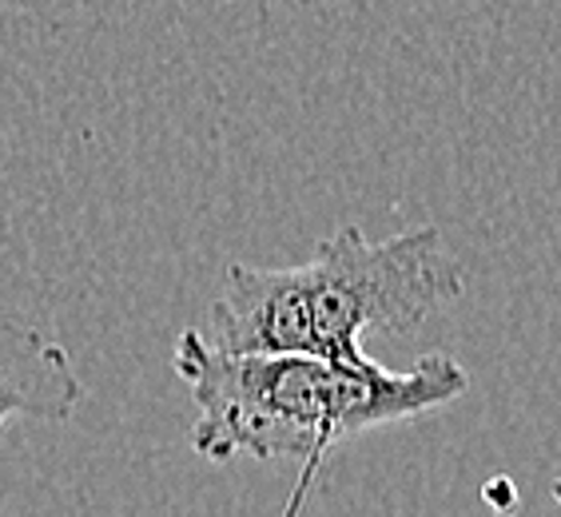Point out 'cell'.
Wrapping results in <instances>:
<instances>
[{"instance_id": "1", "label": "cell", "mask_w": 561, "mask_h": 517, "mask_svg": "<svg viewBox=\"0 0 561 517\" xmlns=\"http://www.w3.org/2000/svg\"><path fill=\"white\" fill-rule=\"evenodd\" d=\"M172 367L199 410L192 450L211 462L239 453L260 462L314 458L331 443L446 406L470 387L462 363L443 351L411 370H387L375 358H248L216 351L199 326L175 338Z\"/></svg>"}, {"instance_id": "2", "label": "cell", "mask_w": 561, "mask_h": 517, "mask_svg": "<svg viewBox=\"0 0 561 517\" xmlns=\"http://www.w3.org/2000/svg\"><path fill=\"white\" fill-rule=\"evenodd\" d=\"M314 319V358L363 363L370 331L411 334L466 291L462 258L434 223L367 239L343 223L307 258Z\"/></svg>"}, {"instance_id": "3", "label": "cell", "mask_w": 561, "mask_h": 517, "mask_svg": "<svg viewBox=\"0 0 561 517\" xmlns=\"http://www.w3.org/2000/svg\"><path fill=\"white\" fill-rule=\"evenodd\" d=\"M204 338L224 355L314 358L307 263L295 267L231 263L224 275V291L207 307Z\"/></svg>"}, {"instance_id": "4", "label": "cell", "mask_w": 561, "mask_h": 517, "mask_svg": "<svg viewBox=\"0 0 561 517\" xmlns=\"http://www.w3.org/2000/svg\"><path fill=\"white\" fill-rule=\"evenodd\" d=\"M84 402V382L56 338L0 319V430L9 418L68 422Z\"/></svg>"}, {"instance_id": "5", "label": "cell", "mask_w": 561, "mask_h": 517, "mask_svg": "<svg viewBox=\"0 0 561 517\" xmlns=\"http://www.w3.org/2000/svg\"><path fill=\"white\" fill-rule=\"evenodd\" d=\"M550 494H553V502H558V506H561V478H558V482L550 485Z\"/></svg>"}]
</instances>
